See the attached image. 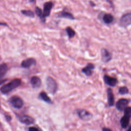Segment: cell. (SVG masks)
<instances>
[{
	"instance_id": "cell-1",
	"label": "cell",
	"mask_w": 131,
	"mask_h": 131,
	"mask_svg": "<svg viewBox=\"0 0 131 131\" xmlns=\"http://www.w3.org/2000/svg\"><path fill=\"white\" fill-rule=\"evenodd\" d=\"M20 83L21 80L20 79H14L12 80L11 82L2 86L0 89V91L3 94H7L13 89L18 87L20 84Z\"/></svg>"
},
{
	"instance_id": "cell-2",
	"label": "cell",
	"mask_w": 131,
	"mask_h": 131,
	"mask_svg": "<svg viewBox=\"0 0 131 131\" xmlns=\"http://www.w3.org/2000/svg\"><path fill=\"white\" fill-rule=\"evenodd\" d=\"M47 89L48 91L53 94H54L57 88V84L55 80L51 77H48L46 80Z\"/></svg>"
},
{
	"instance_id": "cell-3",
	"label": "cell",
	"mask_w": 131,
	"mask_h": 131,
	"mask_svg": "<svg viewBox=\"0 0 131 131\" xmlns=\"http://www.w3.org/2000/svg\"><path fill=\"white\" fill-rule=\"evenodd\" d=\"M131 25V12L123 15L120 19V25L121 27H126Z\"/></svg>"
},
{
	"instance_id": "cell-4",
	"label": "cell",
	"mask_w": 131,
	"mask_h": 131,
	"mask_svg": "<svg viewBox=\"0 0 131 131\" xmlns=\"http://www.w3.org/2000/svg\"><path fill=\"white\" fill-rule=\"evenodd\" d=\"M10 102L11 105L16 108H20L23 105V101L22 99L17 96H13L11 97Z\"/></svg>"
},
{
	"instance_id": "cell-5",
	"label": "cell",
	"mask_w": 131,
	"mask_h": 131,
	"mask_svg": "<svg viewBox=\"0 0 131 131\" xmlns=\"http://www.w3.org/2000/svg\"><path fill=\"white\" fill-rule=\"evenodd\" d=\"M129 103V100L125 98H121L119 99L116 103V108L119 111H124V110L127 107Z\"/></svg>"
},
{
	"instance_id": "cell-6",
	"label": "cell",
	"mask_w": 131,
	"mask_h": 131,
	"mask_svg": "<svg viewBox=\"0 0 131 131\" xmlns=\"http://www.w3.org/2000/svg\"><path fill=\"white\" fill-rule=\"evenodd\" d=\"M53 4L51 2H46L43 5V10L42 12L43 17L45 19V18L48 16H49L51 10L53 7Z\"/></svg>"
},
{
	"instance_id": "cell-7",
	"label": "cell",
	"mask_w": 131,
	"mask_h": 131,
	"mask_svg": "<svg viewBox=\"0 0 131 131\" xmlns=\"http://www.w3.org/2000/svg\"><path fill=\"white\" fill-rule=\"evenodd\" d=\"M101 60L103 62H108L112 59V55L105 48H102L101 50Z\"/></svg>"
},
{
	"instance_id": "cell-8",
	"label": "cell",
	"mask_w": 131,
	"mask_h": 131,
	"mask_svg": "<svg viewBox=\"0 0 131 131\" xmlns=\"http://www.w3.org/2000/svg\"><path fill=\"white\" fill-rule=\"evenodd\" d=\"M79 117L82 120H88L92 117V115L85 110H79L77 111Z\"/></svg>"
},
{
	"instance_id": "cell-9",
	"label": "cell",
	"mask_w": 131,
	"mask_h": 131,
	"mask_svg": "<svg viewBox=\"0 0 131 131\" xmlns=\"http://www.w3.org/2000/svg\"><path fill=\"white\" fill-rule=\"evenodd\" d=\"M103 79L105 83L111 86H115L118 82V80L116 78L110 77L107 75H105L104 76Z\"/></svg>"
},
{
	"instance_id": "cell-10",
	"label": "cell",
	"mask_w": 131,
	"mask_h": 131,
	"mask_svg": "<svg viewBox=\"0 0 131 131\" xmlns=\"http://www.w3.org/2000/svg\"><path fill=\"white\" fill-rule=\"evenodd\" d=\"M7 70L8 67L6 63H3L0 64V85L6 81V79H4V77L6 74Z\"/></svg>"
},
{
	"instance_id": "cell-11",
	"label": "cell",
	"mask_w": 131,
	"mask_h": 131,
	"mask_svg": "<svg viewBox=\"0 0 131 131\" xmlns=\"http://www.w3.org/2000/svg\"><path fill=\"white\" fill-rule=\"evenodd\" d=\"M36 60L34 58H29L24 60L21 63V66L24 68H29L30 67L35 65Z\"/></svg>"
},
{
	"instance_id": "cell-12",
	"label": "cell",
	"mask_w": 131,
	"mask_h": 131,
	"mask_svg": "<svg viewBox=\"0 0 131 131\" xmlns=\"http://www.w3.org/2000/svg\"><path fill=\"white\" fill-rule=\"evenodd\" d=\"M95 66L92 63H89L87 64V66L82 69V72L84 74H85L86 76H90L92 74L93 70L94 69Z\"/></svg>"
},
{
	"instance_id": "cell-13",
	"label": "cell",
	"mask_w": 131,
	"mask_h": 131,
	"mask_svg": "<svg viewBox=\"0 0 131 131\" xmlns=\"http://www.w3.org/2000/svg\"><path fill=\"white\" fill-rule=\"evenodd\" d=\"M107 97L108 104L110 106H112L114 105V96L112 90L110 88L107 89Z\"/></svg>"
},
{
	"instance_id": "cell-14",
	"label": "cell",
	"mask_w": 131,
	"mask_h": 131,
	"mask_svg": "<svg viewBox=\"0 0 131 131\" xmlns=\"http://www.w3.org/2000/svg\"><path fill=\"white\" fill-rule=\"evenodd\" d=\"M19 120L23 123L27 125L32 124L34 122V120L30 116L27 115H23L19 117Z\"/></svg>"
},
{
	"instance_id": "cell-15",
	"label": "cell",
	"mask_w": 131,
	"mask_h": 131,
	"mask_svg": "<svg viewBox=\"0 0 131 131\" xmlns=\"http://www.w3.org/2000/svg\"><path fill=\"white\" fill-rule=\"evenodd\" d=\"M30 82L33 88H38L41 84V81L40 79L37 76H33L31 78Z\"/></svg>"
},
{
	"instance_id": "cell-16",
	"label": "cell",
	"mask_w": 131,
	"mask_h": 131,
	"mask_svg": "<svg viewBox=\"0 0 131 131\" xmlns=\"http://www.w3.org/2000/svg\"><path fill=\"white\" fill-rule=\"evenodd\" d=\"M58 17L62 18H66L70 19H74L75 18L73 15L70 12L68 11H66L64 10H62L61 12H59L58 14Z\"/></svg>"
},
{
	"instance_id": "cell-17",
	"label": "cell",
	"mask_w": 131,
	"mask_h": 131,
	"mask_svg": "<svg viewBox=\"0 0 131 131\" xmlns=\"http://www.w3.org/2000/svg\"><path fill=\"white\" fill-rule=\"evenodd\" d=\"M114 17L111 14H105L103 16V20L106 24L112 23L114 21Z\"/></svg>"
},
{
	"instance_id": "cell-18",
	"label": "cell",
	"mask_w": 131,
	"mask_h": 131,
	"mask_svg": "<svg viewBox=\"0 0 131 131\" xmlns=\"http://www.w3.org/2000/svg\"><path fill=\"white\" fill-rule=\"evenodd\" d=\"M129 120H130L129 118L125 116L122 117L120 120V124L121 127L123 128H126L128 125V124L129 123Z\"/></svg>"
},
{
	"instance_id": "cell-19",
	"label": "cell",
	"mask_w": 131,
	"mask_h": 131,
	"mask_svg": "<svg viewBox=\"0 0 131 131\" xmlns=\"http://www.w3.org/2000/svg\"><path fill=\"white\" fill-rule=\"evenodd\" d=\"M39 96L41 98V99H42L44 101H45L47 103L51 102V100L50 98H49V97L47 95V94L45 92H41L39 94Z\"/></svg>"
},
{
	"instance_id": "cell-20",
	"label": "cell",
	"mask_w": 131,
	"mask_h": 131,
	"mask_svg": "<svg viewBox=\"0 0 131 131\" xmlns=\"http://www.w3.org/2000/svg\"><path fill=\"white\" fill-rule=\"evenodd\" d=\"M66 30L69 38H72L75 35L76 33L75 31L71 27H68Z\"/></svg>"
},
{
	"instance_id": "cell-21",
	"label": "cell",
	"mask_w": 131,
	"mask_h": 131,
	"mask_svg": "<svg viewBox=\"0 0 131 131\" xmlns=\"http://www.w3.org/2000/svg\"><path fill=\"white\" fill-rule=\"evenodd\" d=\"M35 13H36V14L40 18V19L42 20V21L44 22L45 21V19L43 17L42 10L40 8H39L38 7H36V8H35Z\"/></svg>"
},
{
	"instance_id": "cell-22",
	"label": "cell",
	"mask_w": 131,
	"mask_h": 131,
	"mask_svg": "<svg viewBox=\"0 0 131 131\" xmlns=\"http://www.w3.org/2000/svg\"><path fill=\"white\" fill-rule=\"evenodd\" d=\"M21 12L22 14H23L25 15H26L27 16L29 17H34L35 16V14L34 13V12L31 10H21Z\"/></svg>"
},
{
	"instance_id": "cell-23",
	"label": "cell",
	"mask_w": 131,
	"mask_h": 131,
	"mask_svg": "<svg viewBox=\"0 0 131 131\" xmlns=\"http://www.w3.org/2000/svg\"><path fill=\"white\" fill-rule=\"evenodd\" d=\"M124 116L129 118L131 117V107H126L124 110Z\"/></svg>"
},
{
	"instance_id": "cell-24",
	"label": "cell",
	"mask_w": 131,
	"mask_h": 131,
	"mask_svg": "<svg viewBox=\"0 0 131 131\" xmlns=\"http://www.w3.org/2000/svg\"><path fill=\"white\" fill-rule=\"evenodd\" d=\"M119 93L121 95H125L128 93V90L126 86H122L119 88Z\"/></svg>"
},
{
	"instance_id": "cell-25",
	"label": "cell",
	"mask_w": 131,
	"mask_h": 131,
	"mask_svg": "<svg viewBox=\"0 0 131 131\" xmlns=\"http://www.w3.org/2000/svg\"><path fill=\"white\" fill-rule=\"evenodd\" d=\"M29 131H40L38 128L35 127H30L29 128Z\"/></svg>"
},
{
	"instance_id": "cell-26",
	"label": "cell",
	"mask_w": 131,
	"mask_h": 131,
	"mask_svg": "<svg viewBox=\"0 0 131 131\" xmlns=\"http://www.w3.org/2000/svg\"><path fill=\"white\" fill-rule=\"evenodd\" d=\"M102 131H112L111 129L106 128V127H103L102 128Z\"/></svg>"
},
{
	"instance_id": "cell-27",
	"label": "cell",
	"mask_w": 131,
	"mask_h": 131,
	"mask_svg": "<svg viewBox=\"0 0 131 131\" xmlns=\"http://www.w3.org/2000/svg\"><path fill=\"white\" fill-rule=\"evenodd\" d=\"M90 4H91V5L92 6V7H94V6H95V4L94 3H93L92 2H90Z\"/></svg>"
},
{
	"instance_id": "cell-28",
	"label": "cell",
	"mask_w": 131,
	"mask_h": 131,
	"mask_svg": "<svg viewBox=\"0 0 131 131\" xmlns=\"http://www.w3.org/2000/svg\"><path fill=\"white\" fill-rule=\"evenodd\" d=\"M29 2H31V3H35V0H29Z\"/></svg>"
},
{
	"instance_id": "cell-29",
	"label": "cell",
	"mask_w": 131,
	"mask_h": 131,
	"mask_svg": "<svg viewBox=\"0 0 131 131\" xmlns=\"http://www.w3.org/2000/svg\"><path fill=\"white\" fill-rule=\"evenodd\" d=\"M0 25H4V26H7V24H6V23H0Z\"/></svg>"
},
{
	"instance_id": "cell-30",
	"label": "cell",
	"mask_w": 131,
	"mask_h": 131,
	"mask_svg": "<svg viewBox=\"0 0 131 131\" xmlns=\"http://www.w3.org/2000/svg\"><path fill=\"white\" fill-rule=\"evenodd\" d=\"M127 131H131V125H130V126L129 127V128H128V129Z\"/></svg>"
},
{
	"instance_id": "cell-31",
	"label": "cell",
	"mask_w": 131,
	"mask_h": 131,
	"mask_svg": "<svg viewBox=\"0 0 131 131\" xmlns=\"http://www.w3.org/2000/svg\"><path fill=\"white\" fill-rule=\"evenodd\" d=\"M0 107H1V106H0Z\"/></svg>"
}]
</instances>
